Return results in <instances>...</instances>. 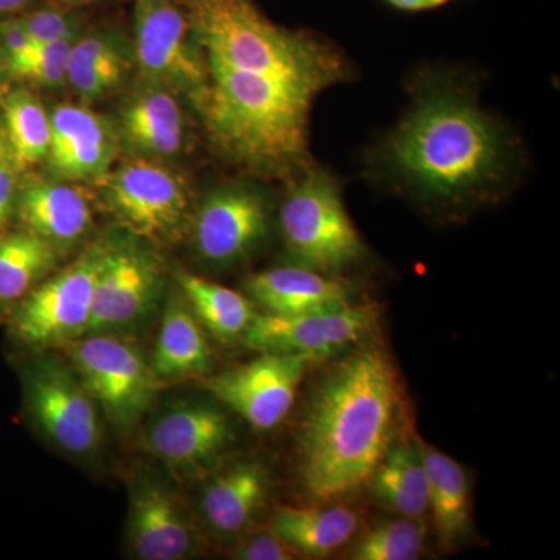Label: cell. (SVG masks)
<instances>
[{
	"label": "cell",
	"mask_w": 560,
	"mask_h": 560,
	"mask_svg": "<svg viewBox=\"0 0 560 560\" xmlns=\"http://www.w3.org/2000/svg\"><path fill=\"white\" fill-rule=\"evenodd\" d=\"M400 389L381 349L357 350L313 393L300 429V475L319 503L366 486L396 436Z\"/></svg>",
	"instance_id": "obj_1"
},
{
	"label": "cell",
	"mask_w": 560,
	"mask_h": 560,
	"mask_svg": "<svg viewBox=\"0 0 560 560\" xmlns=\"http://www.w3.org/2000/svg\"><path fill=\"white\" fill-rule=\"evenodd\" d=\"M383 162L429 200L463 202L499 186L510 153L499 128L463 92L427 90L386 140Z\"/></svg>",
	"instance_id": "obj_2"
},
{
	"label": "cell",
	"mask_w": 560,
	"mask_h": 560,
	"mask_svg": "<svg viewBox=\"0 0 560 560\" xmlns=\"http://www.w3.org/2000/svg\"><path fill=\"white\" fill-rule=\"evenodd\" d=\"M197 101L210 136L235 161L283 172L304 160L312 95L208 60V81Z\"/></svg>",
	"instance_id": "obj_3"
},
{
	"label": "cell",
	"mask_w": 560,
	"mask_h": 560,
	"mask_svg": "<svg viewBox=\"0 0 560 560\" xmlns=\"http://www.w3.org/2000/svg\"><path fill=\"white\" fill-rule=\"evenodd\" d=\"M208 60L280 81L315 97L342 79L327 44L272 24L254 0H183Z\"/></svg>",
	"instance_id": "obj_4"
},
{
	"label": "cell",
	"mask_w": 560,
	"mask_h": 560,
	"mask_svg": "<svg viewBox=\"0 0 560 560\" xmlns=\"http://www.w3.org/2000/svg\"><path fill=\"white\" fill-rule=\"evenodd\" d=\"M287 250L302 267L331 272L348 267L363 253L337 184L312 172L291 189L280 212Z\"/></svg>",
	"instance_id": "obj_5"
},
{
	"label": "cell",
	"mask_w": 560,
	"mask_h": 560,
	"mask_svg": "<svg viewBox=\"0 0 560 560\" xmlns=\"http://www.w3.org/2000/svg\"><path fill=\"white\" fill-rule=\"evenodd\" d=\"M68 353L84 389L121 430L138 423L162 388L142 350L119 335H83L68 342Z\"/></svg>",
	"instance_id": "obj_6"
},
{
	"label": "cell",
	"mask_w": 560,
	"mask_h": 560,
	"mask_svg": "<svg viewBox=\"0 0 560 560\" xmlns=\"http://www.w3.org/2000/svg\"><path fill=\"white\" fill-rule=\"evenodd\" d=\"M105 249L106 245L92 246L22 298L11 311L10 334L31 348L60 345L86 335Z\"/></svg>",
	"instance_id": "obj_7"
},
{
	"label": "cell",
	"mask_w": 560,
	"mask_h": 560,
	"mask_svg": "<svg viewBox=\"0 0 560 560\" xmlns=\"http://www.w3.org/2000/svg\"><path fill=\"white\" fill-rule=\"evenodd\" d=\"M25 404L44 436L75 458H90L102 442L97 404L72 366L40 357L24 371Z\"/></svg>",
	"instance_id": "obj_8"
},
{
	"label": "cell",
	"mask_w": 560,
	"mask_h": 560,
	"mask_svg": "<svg viewBox=\"0 0 560 560\" xmlns=\"http://www.w3.org/2000/svg\"><path fill=\"white\" fill-rule=\"evenodd\" d=\"M105 200L128 231L151 242L178 241L189 221L186 183L176 173L143 158L125 162L110 173Z\"/></svg>",
	"instance_id": "obj_9"
},
{
	"label": "cell",
	"mask_w": 560,
	"mask_h": 560,
	"mask_svg": "<svg viewBox=\"0 0 560 560\" xmlns=\"http://www.w3.org/2000/svg\"><path fill=\"white\" fill-rule=\"evenodd\" d=\"M198 47L183 0H135L132 49L145 79L198 94L208 81Z\"/></svg>",
	"instance_id": "obj_10"
},
{
	"label": "cell",
	"mask_w": 560,
	"mask_h": 560,
	"mask_svg": "<svg viewBox=\"0 0 560 560\" xmlns=\"http://www.w3.org/2000/svg\"><path fill=\"white\" fill-rule=\"evenodd\" d=\"M378 318L371 305L324 308L301 315L256 316L243 341L260 353L300 357L311 361L329 359L355 345Z\"/></svg>",
	"instance_id": "obj_11"
},
{
	"label": "cell",
	"mask_w": 560,
	"mask_h": 560,
	"mask_svg": "<svg viewBox=\"0 0 560 560\" xmlns=\"http://www.w3.org/2000/svg\"><path fill=\"white\" fill-rule=\"evenodd\" d=\"M162 270L153 254L135 242L106 245L88 334H116L149 318L160 301Z\"/></svg>",
	"instance_id": "obj_12"
},
{
	"label": "cell",
	"mask_w": 560,
	"mask_h": 560,
	"mask_svg": "<svg viewBox=\"0 0 560 560\" xmlns=\"http://www.w3.org/2000/svg\"><path fill=\"white\" fill-rule=\"evenodd\" d=\"M232 441L226 412L208 401H179L161 411L145 430L149 451L179 478L212 469Z\"/></svg>",
	"instance_id": "obj_13"
},
{
	"label": "cell",
	"mask_w": 560,
	"mask_h": 560,
	"mask_svg": "<svg viewBox=\"0 0 560 560\" xmlns=\"http://www.w3.org/2000/svg\"><path fill=\"white\" fill-rule=\"evenodd\" d=\"M307 364L300 357L261 353L259 359L210 377L206 388L253 429L268 431L289 415Z\"/></svg>",
	"instance_id": "obj_14"
},
{
	"label": "cell",
	"mask_w": 560,
	"mask_h": 560,
	"mask_svg": "<svg viewBox=\"0 0 560 560\" xmlns=\"http://www.w3.org/2000/svg\"><path fill=\"white\" fill-rule=\"evenodd\" d=\"M268 220L267 202L256 190L234 186L213 191L195 217V248L210 264H235L264 241Z\"/></svg>",
	"instance_id": "obj_15"
},
{
	"label": "cell",
	"mask_w": 560,
	"mask_h": 560,
	"mask_svg": "<svg viewBox=\"0 0 560 560\" xmlns=\"http://www.w3.org/2000/svg\"><path fill=\"white\" fill-rule=\"evenodd\" d=\"M128 545L140 560H183L197 551V530L186 511L175 493L153 478L140 477L132 485Z\"/></svg>",
	"instance_id": "obj_16"
},
{
	"label": "cell",
	"mask_w": 560,
	"mask_h": 560,
	"mask_svg": "<svg viewBox=\"0 0 560 560\" xmlns=\"http://www.w3.org/2000/svg\"><path fill=\"white\" fill-rule=\"evenodd\" d=\"M50 116L47 164L62 179L101 178L116 156L117 139L108 121L83 106H57Z\"/></svg>",
	"instance_id": "obj_17"
},
{
	"label": "cell",
	"mask_w": 560,
	"mask_h": 560,
	"mask_svg": "<svg viewBox=\"0 0 560 560\" xmlns=\"http://www.w3.org/2000/svg\"><path fill=\"white\" fill-rule=\"evenodd\" d=\"M16 213L25 230L46 238L58 249L75 245L92 223L84 191L61 180L36 179L18 191Z\"/></svg>",
	"instance_id": "obj_18"
},
{
	"label": "cell",
	"mask_w": 560,
	"mask_h": 560,
	"mask_svg": "<svg viewBox=\"0 0 560 560\" xmlns=\"http://www.w3.org/2000/svg\"><path fill=\"white\" fill-rule=\"evenodd\" d=\"M268 489L270 478L260 463L232 464L206 482L200 500L202 517L219 536H237L264 508Z\"/></svg>",
	"instance_id": "obj_19"
},
{
	"label": "cell",
	"mask_w": 560,
	"mask_h": 560,
	"mask_svg": "<svg viewBox=\"0 0 560 560\" xmlns=\"http://www.w3.org/2000/svg\"><path fill=\"white\" fill-rule=\"evenodd\" d=\"M246 291L268 313L301 315L348 304L349 291L323 272L305 267L275 268L246 280Z\"/></svg>",
	"instance_id": "obj_20"
},
{
	"label": "cell",
	"mask_w": 560,
	"mask_h": 560,
	"mask_svg": "<svg viewBox=\"0 0 560 560\" xmlns=\"http://www.w3.org/2000/svg\"><path fill=\"white\" fill-rule=\"evenodd\" d=\"M210 360L212 350L200 320L184 296L172 298L162 316L156 348L150 361L154 374L162 382L195 377L209 370Z\"/></svg>",
	"instance_id": "obj_21"
},
{
	"label": "cell",
	"mask_w": 560,
	"mask_h": 560,
	"mask_svg": "<svg viewBox=\"0 0 560 560\" xmlns=\"http://www.w3.org/2000/svg\"><path fill=\"white\" fill-rule=\"evenodd\" d=\"M429 480V511L442 547L453 548L469 529V481L463 467L423 441L416 440Z\"/></svg>",
	"instance_id": "obj_22"
},
{
	"label": "cell",
	"mask_w": 560,
	"mask_h": 560,
	"mask_svg": "<svg viewBox=\"0 0 560 560\" xmlns=\"http://www.w3.org/2000/svg\"><path fill=\"white\" fill-rule=\"evenodd\" d=\"M120 132L127 145L139 153L175 156L184 143V116L178 101L162 86L142 92L121 113Z\"/></svg>",
	"instance_id": "obj_23"
},
{
	"label": "cell",
	"mask_w": 560,
	"mask_h": 560,
	"mask_svg": "<svg viewBox=\"0 0 560 560\" xmlns=\"http://www.w3.org/2000/svg\"><path fill=\"white\" fill-rule=\"evenodd\" d=\"M359 529L357 512L342 506L280 508L272 533L300 555L324 558L352 539Z\"/></svg>",
	"instance_id": "obj_24"
},
{
	"label": "cell",
	"mask_w": 560,
	"mask_h": 560,
	"mask_svg": "<svg viewBox=\"0 0 560 560\" xmlns=\"http://www.w3.org/2000/svg\"><path fill=\"white\" fill-rule=\"evenodd\" d=\"M61 250L32 231L0 237V308L14 307L57 267Z\"/></svg>",
	"instance_id": "obj_25"
},
{
	"label": "cell",
	"mask_w": 560,
	"mask_h": 560,
	"mask_svg": "<svg viewBox=\"0 0 560 560\" xmlns=\"http://www.w3.org/2000/svg\"><path fill=\"white\" fill-rule=\"evenodd\" d=\"M178 282L191 312L201 326L223 341L237 340L256 318L253 302L237 291L210 280L179 272Z\"/></svg>",
	"instance_id": "obj_26"
},
{
	"label": "cell",
	"mask_w": 560,
	"mask_h": 560,
	"mask_svg": "<svg viewBox=\"0 0 560 560\" xmlns=\"http://www.w3.org/2000/svg\"><path fill=\"white\" fill-rule=\"evenodd\" d=\"M116 33L97 31L80 35L70 49L66 80L84 101L103 97L124 79L127 61Z\"/></svg>",
	"instance_id": "obj_27"
},
{
	"label": "cell",
	"mask_w": 560,
	"mask_h": 560,
	"mask_svg": "<svg viewBox=\"0 0 560 560\" xmlns=\"http://www.w3.org/2000/svg\"><path fill=\"white\" fill-rule=\"evenodd\" d=\"M2 121L9 156L18 171L46 160L50 147V116L43 103L25 90L3 95Z\"/></svg>",
	"instance_id": "obj_28"
},
{
	"label": "cell",
	"mask_w": 560,
	"mask_h": 560,
	"mask_svg": "<svg viewBox=\"0 0 560 560\" xmlns=\"http://www.w3.org/2000/svg\"><path fill=\"white\" fill-rule=\"evenodd\" d=\"M425 547V526L416 518L378 523L350 551L353 560H416Z\"/></svg>",
	"instance_id": "obj_29"
},
{
	"label": "cell",
	"mask_w": 560,
	"mask_h": 560,
	"mask_svg": "<svg viewBox=\"0 0 560 560\" xmlns=\"http://www.w3.org/2000/svg\"><path fill=\"white\" fill-rule=\"evenodd\" d=\"M73 40L75 39L35 44L18 54L0 57V66L11 80L55 86L66 80Z\"/></svg>",
	"instance_id": "obj_30"
},
{
	"label": "cell",
	"mask_w": 560,
	"mask_h": 560,
	"mask_svg": "<svg viewBox=\"0 0 560 560\" xmlns=\"http://www.w3.org/2000/svg\"><path fill=\"white\" fill-rule=\"evenodd\" d=\"M18 27L32 44H50L58 40L77 39L83 28L80 9L58 5L25 11L13 16Z\"/></svg>",
	"instance_id": "obj_31"
},
{
	"label": "cell",
	"mask_w": 560,
	"mask_h": 560,
	"mask_svg": "<svg viewBox=\"0 0 560 560\" xmlns=\"http://www.w3.org/2000/svg\"><path fill=\"white\" fill-rule=\"evenodd\" d=\"M300 555L278 534L268 533L250 534L245 540L235 547L232 558L241 560H291Z\"/></svg>",
	"instance_id": "obj_32"
},
{
	"label": "cell",
	"mask_w": 560,
	"mask_h": 560,
	"mask_svg": "<svg viewBox=\"0 0 560 560\" xmlns=\"http://www.w3.org/2000/svg\"><path fill=\"white\" fill-rule=\"evenodd\" d=\"M18 167L10 156L0 161V234L9 226L11 219L16 213Z\"/></svg>",
	"instance_id": "obj_33"
},
{
	"label": "cell",
	"mask_w": 560,
	"mask_h": 560,
	"mask_svg": "<svg viewBox=\"0 0 560 560\" xmlns=\"http://www.w3.org/2000/svg\"><path fill=\"white\" fill-rule=\"evenodd\" d=\"M385 2L394 9L418 13V11L440 9V7L451 3L452 0H385Z\"/></svg>",
	"instance_id": "obj_34"
},
{
	"label": "cell",
	"mask_w": 560,
	"mask_h": 560,
	"mask_svg": "<svg viewBox=\"0 0 560 560\" xmlns=\"http://www.w3.org/2000/svg\"><path fill=\"white\" fill-rule=\"evenodd\" d=\"M33 0H0V16L13 18L31 9Z\"/></svg>",
	"instance_id": "obj_35"
},
{
	"label": "cell",
	"mask_w": 560,
	"mask_h": 560,
	"mask_svg": "<svg viewBox=\"0 0 560 560\" xmlns=\"http://www.w3.org/2000/svg\"><path fill=\"white\" fill-rule=\"evenodd\" d=\"M60 5L72 7V9H83V7L92 5V3L101 2V0H57Z\"/></svg>",
	"instance_id": "obj_36"
},
{
	"label": "cell",
	"mask_w": 560,
	"mask_h": 560,
	"mask_svg": "<svg viewBox=\"0 0 560 560\" xmlns=\"http://www.w3.org/2000/svg\"><path fill=\"white\" fill-rule=\"evenodd\" d=\"M5 156H9V147H7L5 128H3V121L0 119V161Z\"/></svg>",
	"instance_id": "obj_37"
}]
</instances>
